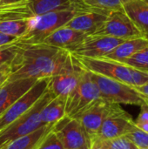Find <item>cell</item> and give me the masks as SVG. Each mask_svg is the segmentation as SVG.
<instances>
[{
    "label": "cell",
    "instance_id": "6da1fadb",
    "mask_svg": "<svg viewBox=\"0 0 148 149\" xmlns=\"http://www.w3.org/2000/svg\"><path fill=\"white\" fill-rule=\"evenodd\" d=\"M15 56L10 63L8 81L23 79L51 78L65 67L70 52L44 43L24 44L17 42Z\"/></svg>",
    "mask_w": 148,
    "mask_h": 149
},
{
    "label": "cell",
    "instance_id": "7a4b0ae2",
    "mask_svg": "<svg viewBox=\"0 0 148 149\" xmlns=\"http://www.w3.org/2000/svg\"><path fill=\"white\" fill-rule=\"evenodd\" d=\"M72 2L73 5L70 8L50 11L28 19L29 30L18 38V42L24 44L42 43L51 32L64 26L75 15L83 11L77 0H72Z\"/></svg>",
    "mask_w": 148,
    "mask_h": 149
},
{
    "label": "cell",
    "instance_id": "3957f363",
    "mask_svg": "<svg viewBox=\"0 0 148 149\" xmlns=\"http://www.w3.org/2000/svg\"><path fill=\"white\" fill-rule=\"evenodd\" d=\"M75 58L85 70L91 72L107 77L132 86H140L148 83L147 72L134 69L124 63L110 60L105 58Z\"/></svg>",
    "mask_w": 148,
    "mask_h": 149
},
{
    "label": "cell",
    "instance_id": "277c9868",
    "mask_svg": "<svg viewBox=\"0 0 148 149\" xmlns=\"http://www.w3.org/2000/svg\"><path fill=\"white\" fill-rule=\"evenodd\" d=\"M51 100L52 97L46 89L45 93L31 109L16 119L6 127L0 130V148L5 147L14 140L27 135L45 126L40 120V112Z\"/></svg>",
    "mask_w": 148,
    "mask_h": 149
},
{
    "label": "cell",
    "instance_id": "5b68a950",
    "mask_svg": "<svg viewBox=\"0 0 148 149\" xmlns=\"http://www.w3.org/2000/svg\"><path fill=\"white\" fill-rule=\"evenodd\" d=\"M89 72L92 79L99 87L102 99L119 105L123 104L138 107H141L148 102L147 99L140 95L133 86L97 73Z\"/></svg>",
    "mask_w": 148,
    "mask_h": 149
},
{
    "label": "cell",
    "instance_id": "8992f818",
    "mask_svg": "<svg viewBox=\"0 0 148 149\" xmlns=\"http://www.w3.org/2000/svg\"><path fill=\"white\" fill-rule=\"evenodd\" d=\"M51 131L57 135L64 149H91L90 136L74 118L65 115L54 124Z\"/></svg>",
    "mask_w": 148,
    "mask_h": 149
},
{
    "label": "cell",
    "instance_id": "52a82bcc",
    "mask_svg": "<svg viewBox=\"0 0 148 149\" xmlns=\"http://www.w3.org/2000/svg\"><path fill=\"white\" fill-rule=\"evenodd\" d=\"M84 67L79 63L77 58L70 53V57L64 69L58 74L49 79L47 91L52 99L61 97L67 100L68 96L76 88Z\"/></svg>",
    "mask_w": 148,
    "mask_h": 149
},
{
    "label": "cell",
    "instance_id": "ba28073f",
    "mask_svg": "<svg viewBox=\"0 0 148 149\" xmlns=\"http://www.w3.org/2000/svg\"><path fill=\"white\" fill-rule=\"evenodd\" d=\"M99 98H101V95L99 87L92 79L90 72L84 68L76 88L66 100V116L72 118Z\"/></svg>",
    "mask_w": 148,
    "mask_h": 149
},
{
    "label": "cell",
    "instance_id": "9c48e42d",
    "mask_svg": "<svg viewBox=\"0 0 148 149\" xmlns=\"http://www.w3.org/2000/svg\"><path fill=\"white\" fill-rule=\"evenodd\" d=\"M120 105L99 98L82 109L72 118L78 120L85 128L91 140L97 137L99 128L106 118Z\"/></svg>",
    "mask_w": 148,
    "mask_h": 149
},
{
    "label": "cell",
    "instance_id": "30bf717a",
    "mask_svg": "<svg viewBox=\"0 0 148 149\" xmlns=\"http://www.w3.org/2000/svg\"><path fill=\"white\" fill-rule=\"evenodd\" d=\"M122 40L141 38L142 35L124 10L110 11L103 24L93 33Z\"/></svg>",
    "mask_w": 148,
    "mask_h": 149
},
{
    "label": "cell",
    "instance_id": "8fae6325",
    "mask_svg": "<svg viewBox=\"0 0 148 149\" xmlns=\"http://www.w3.org/2000/svg\"><path fill=\"white\" fill-rule=\"evenodd\" d=\"M49 79L50 78H44L38 79L26 93L19 97L2 115H0V130L6 127L33 107L45 93Z\"/></svg>",
    "mask_w": 148,
    "mask_h": 149
},
{
    "label": "cell",
    "instance_id": "7c38bea8",
    "mask_svg": "<svg viewBox=\"0 0 148 149\" xmlns=\"http://www.w3.org/2000/svg\"><path fill=\"white\" fill-rule=\"evenodd\" d=\"M123 41L112 37L90 34L69 52L75 57L99 58L105 57Z\"/></svg>",
    "mask_w": 148,
    "mask_h": 149
},
{
    "label": "cell",
    "instance_id": "4fadbf2b",
    "mask_svg": "<svg viewBox=\"0 0 148 149\" xmlns=\"http://www.w3.org/2000/svg\"><path fill=\"white\" fill-rule=\"evenodd\" d=\"M135 127V122L132 116L120 106L106 118L96 138L106 140L126 136Z\"/></svg>",
    "mask_w": 148,
    "mask_h": 149
},
{
    "label": "cell",
    "instance_id": "5bb4252c",
    "mask_svg": "<svg viewBox=\"0 0 148 149\" xmlns=\"http://www.w3.org/2000/svg\"><path fill=\"white\" fill-rule=\"evenodd\" d=\"M37 80L36 79H23L14 81L6 79L0 86V115L26 93Z\"/></svg>",
    "mask_w": 148,
    "mask_h": 149
},
{
    "label": "cell",
    "instance_id": "9a60e30c",
    "mask_svg": "<svg viewBox=\"0 0 148 149\" xmlns=\"http://www.w3.org/2000/svg\"><path fill=\"white\" fill-rule=\"evenodd\" d=\"M108 14L98 10L82 11L70 19L65 26L87 35L93 34L106 21Z\"/></svg>",
    "mask_w": 148,
    "mask_h": 149
},
{
    "label": "cell",
    "instance_id": "2e32d148",
    "mask_svg": "<svg viewBox=\"0 0 148 149\" xmlns=\"http://www.w3.org/2000/svg\"><path fill=\"white\" fill-rule=\"evenodd\" d=\"M87 34L75 31L67 26H61L47 36L42 43L71 52L79 45Z\"/></svg>",
    "mask_w": 148,
    "mask_h": 149
},
{
    "label": "cell",
    "instance_id": "e0dca14e",
    "mask_svg": "<svg viewBox=\"0 0 148 149\" xmlns=\"http://www.w3.org/2000/svg\"><path fill=\"white\" fill-rule=\"evenodd\" d=\"M124 11L148 40V3L145 0H130L123 6Z\"/></svg>",
    "mask_w": 148,
    "mask_h": 149
},
{
    "label": "cell",
    "instance_id": "ac0fdd59",
    "mask_svg": "<svg viewBox=\"0 0 148 149\" xmlns=\"http://www.w3.org/2000/svg\"><path fill=\"white\" fill-rule=\"evenodd\" d=\"M31 18L73 5L72 0H22Z\"/></svg>",
    "mask_w": 148,
    "mask_h": 149
},
{
    "label": "cell",
    "instance_id": "d6986e66",
    "mask_svg": "<svg viewBox=\"0 0 148 149\" xmlns=\"http://www.w3.org/2000/svg\"><path fill=\"white\" fill-rule=\"evenodd\" d=\"M147 45H148V40L143 37L124 40L103 58L122 63L125 59L130 58Z\"/></svg>",
    "mask_w": 148,
    "mask_h": 149
},
{
    "label": "cell",
    "instance_id": "ffe728a7",
    "mask_svg": "<svg viewBox=\"0 0 148 149\" xmlns=\"http://www.w3.org/2000/svg\"><path fill=\"white\" fill-rule=\"evenodd\" d=\"M54 124L45 125L36 131L19 137L0 149H36L42 140L52 130Z\"/></svg>",
    "mask_w": 148,
    "mask_h": 149
},
{
    "label": "cell",
    "instance_id": "44dd1931",
    "mask_svg": "<svg viewBox=\"0 0 148 149\" xmlns=\"http://www.w3.org/2000/svg\"><path fill=\"white\" fill-rule=\"evenodd\" d=\"M66 100L61 97H56L49 101L40 112V120L44 125L55 124L66 115L65 113Z\"/></svg>",
    "mask_w": 148,
    "mask_h": 149
},
{
    "label": "cell",
    "instance_id": "7402d4cb",
    "mask_svg": "<svg viewBox=\"0 0 148 149\" xmlns=\"http://www.w3.org/2000/svg\"><path fill=\"white\" fill-rule=\"evenodd\" d=\"M87 10H98L109 13L113 10H122L130 0H79Z\"/></svg>",
    "mask_w": 148,
    "mask_h": 149
},
{
    "label": "cell",
    "instance_id": "603a6c76",
    "mask_svg": "<svg viewBox=\"0 0 148 149\" xmlns=\"http://www.w3.org/2000/svg\"><path fill=\"white\" fill-rule=\"evenodd\" d=\"M29 30L28 20H3L0 21V32L21 38Z\"/></svg>",
    "mask_w": 148,
    "mask_h": 149
},
{
    "label": "cell",
    "instance_id": "cb8c5ba5",
    "mask_svg": "<svg viewBox=\"0 0 148 149\" xmlns=\"http://www.w3.org/2000/svg\"><path fill=\"white\" fill-rule=\"evenodd\" d=\"M92 142L99 145L106 149H138V147L126 136H120L113 139H93Z\"/></svg>",
    "mask_w": 148,
    "mask_h": 149
},
{
    "label": "cell",
    "instance_id": "d4e9b609",
    "mask_svg": "<svg viewBox=\"0 0 148 149\" xmlns=\"http://www.w3.org/2000/svg\"><path fill=\"white\" fill-rule=\"evenodd\" d=\"M122 63L134 69L148 72V45L125 59Z\"/></svg>",
    "mask_w": 148,
    "mask_h": 149
},
{
    "label": "cell",
    "instance_id": "484cf974",
    "mask_svg": "<svg viewBox=\"0 0 148 149\" xmlns=\"http://www.w3.org/2000/svg\"><path fill=\"white\" fill-rule=\"evenodd\" d=\"M126 136L129 138L138 148L148 149V133H146L135 127Z\"/></svg>",
    "mask_w": 148,
    "mask_h": 149
},
{
    "label": "cell",
    "instance_id": "4316f807",
    "mask_svg": "<svg viewBox=\"0 0 148 149\" xmlns=\"http://www.w3.org/2000/svg\"><path fill=\"white\" fill-rule=\"evenodd\" d=\"M36 149H64L57 135L51 131L40 142Z\"/></svg>",
    "mask_w": 148,
    "mask_h": 149
},
{
    "label": "cell",
    "instance_id": "83f0119b",
    "mask_svg": "<svg viewBox=\"0 0 148 149\" xmlns=\"http://www.w3.org/2000/svg\"><path fill=\"white\" fill-rule=\"evenodd\" d=\"M17 43L0 47V63H6L11 61L17 49Z\"/></svg>",
    "mask_w": 148,
    "mask_h": 149
},
{
    "label": "cell",
    "instance_id": "f1b7e54d",
    "mask_svg": "<svg viewBox=\"0 0 148 149\" xmlns=\"http://www.w3.org/2000/svg\"><path fill=\"white\" fill-rule=\"evenodd\" d=\"M140 107V112L134 120L135 123H142V122H148V102L147 104L142 105Z\"/></svg>",
    "mask_w": 148,
    "mask_h": 149
},
{
    "label": "cell",
    "instance_id": "f546056e",
    "mask_svg": "<svg viewBox=\"0 0 148 149\" xmlns=\"http://www.w3.org/2000/svg\"><path fill=\"white\" fill-rule=\"evenodd\" d=\"M18 42V38L14 36H10L0 32V47L7 45H12Z\"/></svg>",
    "mask_w": 148,
    "mask_h": 149
},
{
    "label": "cell",
    "instance_id": "4dcf8cb0",
    "mask_svg": "<svg viewBox=\"0 0 148 149\" xmlns=\"http://www.w3.org/2000/svg\"><path fill=\"white\" fill-rule=\"evenodd\" d=\"M10 63L6 64L4 66L0 68V82L1 81H5L8 79V77L10 76Z\"/></svg>",
    "mask_w": 148,
    "mask_h": 149
},
{
    "label": "cell",
    "instance_id": "1f68e13d",
    "mask_svg": "<svg viewBox=\"0 0 148 149\" xmlns=\"http://www.w3.org/2000/svg\"><path fill=\"white\" fill-rule=\"evenodd\" d=\"M133 88L143 97L148 99V83L140 86H133Z\"/></svg>",
    "mask_w": 148,
    "mask_h": 149
},
{
    "label": "cell",
    "instance_id": "d6a6232c",
    "mask_svg": "<svg viewBox=\"0 0 148 149\" xmlns=\"http://www.w3.org/2000/svg\"><path fill=\"white\" fill-rule=\"evenodd\" d=\"M135 126L137 128L148 133V122H142V123H135Z\"/></svg>",
    "mask_w": 148,
    "mask_h": 149
},
{
    "label": "cell",
    "instance_id": "836d02e7",
    "mask_svg": "<svg viewBox=\"0 0 148 149\" xmlns=\"http://www.w3.org/2000/svg\"><path fill=\"white\" fill-rule=\"evenodd\" d=\"M18 1H20V0H0V5L9 4V3H16V2H18Z\"/></svg>",
    "mask_w": 148,
    "mask_h": 149
},
{
    "label": "cell",
    "instance_id": "e575fe53",
    "mask_svg": "<svg viewBox=\"0 0 148 149\" xmlns=\"http://www.w3.org/2000/svg\"><path fill=\"white\" fill-rule=\"evenodd\" d=\"M91 149H106V148H104L100 147L99 145H98V144H96V143L92 142V147H91Z\"/></svg>",
    "mask_w": 148,
    "mask_h": 149
},
{
    "label": "cell",
    "instance_id": "d590c367",
    "mask_svg": "<svg viewBox=\"0 0 148 149\" xmlns=\"http://www.w3.org/2000/svg\"><path fill=\"white\" fill-rule=\"evenodd\" d=\"M8 63H10V62H6V63H0V68H2L3 66H4L6 64H8Z\"/></svg>",
    "mask_w": 148,
    "mask_h": 149
},
{
    "label": "cell",
    "instance_id": "8d00e7d4",
    "mask_svg": "<svg viewBox=\"0 0 148 149\" xmlns=\"http://www.w3.org/2000/svg\"><path fill=\"white\" fill-rule=\"evenodd\" d=\"M3 82H4V81H1V82H0V86H2V84H3Z\"/></svg>",
    "mask_w": 148,
    "mask_h": 149
},
{
    "label": "cell",
    "instance_id": "74e56055",
    "mask_svg": "<svg viewBox=\"0 0 148 149\" xmlns=\"http://www.w3.org/2000/svg\"><path fill=\"white\" fill-rule=\"evenodd\" d=\"M138 149H147V148H138Z\"/></svg>",
    "mask_w": 148,
    "mask_h": 149
},
{
    "label": "cell",
    "instance_id": "f35d334b",
    "mask_svg": "<svg viewBox=\"0 0 148 149\" xmlns=\"http://www.w3.org/2000/svg\"><path fill=\"white\" fill-rule=\"evenodd\" d=\"M145 1H147V3H148V0H145Z\"/></svg>",
    "mask_w": 148,
    "mask_h": 149
},
{
    "label": "cell",
    "instance_id": "ab89813d",
    "mask_svg": "<svg viewBox=\"0 0 148 149\" xmlns=\"http://www.w3.org/2000/svg\"><path fill=\"white\" fill-rule=\"evenodd\" d=\"M147 100H148V99H147Z\"/></svg>",
    "mask_w": 148,
    "mask_h": 149
}]
</instances>
